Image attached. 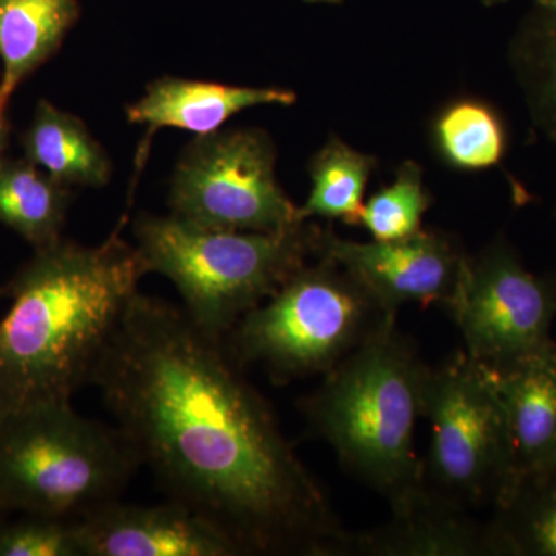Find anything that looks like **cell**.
I'll return each instance as SVG.
<instances>
[{"label":"cell","instance_id":"6da1fadb","mask_svg":"<svg viewBox=\"0 0 556 556\" xmlns=\"http://www.w3.org/2000/svg\"><path fill=\"white\" fill-rule=\"evenodd\" d=\"M90 383L170 500L244 556H340L350 530L269 402L185 311L138 292Z\"/></svg>","mask_w":556,"mask_h":556},{"label":"cell","instance_id":"7a4b0ae2","mask_svg":"<svg viewBox=\"0 0 556 556\" xmlns=\"http://www.w3.org/2000/svg\"><path fill=\"white\" fill-rule=\"evenodd\" d=\"M148 274L119 228L100 247L36 249L7 287L0 321V412L73 402Z\"/></svg>","mask_w":556,"mask_h":556},{"label":"cell","instance_id":"3957f363","mask_svg":"<svg viewBox=\"0 0 556 556\" xmlns=\"http://www.w3.org/2000/svg\"><path fill=\"white\" fill-rule=\"evenodd\" d=\"M430 367L396 324L369 339L300 401L314 434L334 450L340 466L386 497L391 510L426 489L416 453Z\"/></svg>","mask_w":556,"mask_h":556},{"label":"cell","instance_id":"277c9868","mask_svg":"<svg viewBox=\"0 0 556 556\" xmlns=\"http://www.w3.org/2000/svg\"><path fill=\"white\" fill-rule=\"evenodd\" d=\"M134 229L148 274L169 278L193 325L225 342L249 311L316 257L321 228L303 222L276 232H243L142 214Z\"/></svg>","mask_w":556,"mask_h":556},{"label":"cell","instance_id":"5b68a950","mask_svg":"<svg viewBox=\"0 0 556 556\" xmlns=\"http://www.w3.org/2000/svg\"><path fill=\"white\" fill-rule=\"evenodd\" d=\"M141 467L118 427L73 402L0 412V510L78 519L119 500Z\"/></svg>","mask_w":556,"mask_h":556},{"label":"cell","instance_id":"8992f818","mask_svg":"<svg viewBox=\"0 0 556 556\" xmlns=\"http://www.w3.org/2000/svg\"><path fill=\"white\" fill-rule=\"evenodd\" d=\"M305 263L226 336L241 368L260 367L278 386L325 376L357 348L396 324V313L338 263Z\"/></svg>","mask_w":556,"mask_h":556},{"label":"cell","instance_id":"52a82bcc","mask_svg":"<svg viewBox=\"0 0 556 556\" xmlns=\"http://www.w3.org/2000/svg\"><path fill=\"white\" fill-rule=\"evenodd\" d=\"M424 417L428 490L466 510L495 508L514 485V448L493 369L466 351L430 367Z\"/></svg>","mask_w":556,"mask_h":556},{"label":"cell","instance_id":"ba28073f","mask_svg":"<svg viewBox=\"0 0 556 556\" xmlns=\"http://www.w3.org/2000/svg\"><path fill=\"white\" fill-rule=\"evenodd\" d=\"M172 215L207 229L276 232L303 223L276 178L265 131L236 129L190 142L172 178Z\"/></svg>","mask_w":556,"mask_h":556},{"label":"cell","instance_id":"9c48e42d","mask_svg":"<svg viewBox=\"0 0 556 556\" xmlns=\"http://www.w3.org/2000/svg\"><path fill=\"white\" fill-rule=\"evenodd\" d=\"M447 308L463 334L466 353L479 364L503 369L554 345L556 278L522 265L503 240L466 258Z\"/></svg>","mask_w":556,"mask_h":556},{"label":"cell","instance_id":"30bf717a","mask_svg":"<svg viewBox=\"0 0 556 556\" xmlns=\"http://www.w3.org/2000/svg\"><path fill=\"white\" fill-rule=\"evenodd\" d=\"M317 255L346 269L380 305L396 313L407 303L447 306L467 255L452 237L420 230L396 241H351L320 229Z\"/></svg>","mask_w":556,"mask_h":556},{"label":"cell","instance_id":"8fae6325","mask_svg":"<svg viewBox=\"0 0 556 556\" xmlns=\"http://www.w3.org/2000/svg\"><path fill=\"white\" fill-rule=\"evenodd\" d=\"M79 526L86 556H244L226 530L174 500L160 506L112 501Z\"/></svg>","mask_w":556,"mask_h":556},{"label":"cell","instance_id":"7c38bea8","mask_svg":"<svg viewBox=\"0 0 556 556\" xmlns=\"http://www.w3.org/2000/svg\"><path fill=\"white\" fill-rule=\"evenodd\" d=\"M340 556H496L489 522L426 489L390 521L348 532Z\"/></svg>","mask_w":556,"mask_h":556},{"label":"cell","instance_id":"4fadbf2b","mask_svg":"<svg viewBox=\"0 0 556 556\" xmlns=\"http://www.w3.org/2000/svg\"><path fill=\"white\" fill-rule=\"evenodd\" d=\"M493 372L510 428L514 489L556 467V343Z\"/></svg>","mask_w":556,"mask_h":556},{"label":"cell","instance_id":"5bb4252c","mask_svg":"<svg viewBox=\"0 0 556 556\" xmlns=\"http://www.w3.org/2000/svg\"><path fill=\"white\" fill-rule=\"evenodd\" d=\"M298 94L280 87H239L181 78L150 84L144 97L127 109L130 123L153 129H181L208 135L233 115L257 105H292Z\"/></svg>","mask_w":556,"mask_h":556},{"label":"cell","instance_id":"9a60e30c","mask_svg":"<svg viewBox=\"0 0 556 556\" xmlns=\"http://www.w3.org/2000/svg\"><path fill=\"white\" fill-rule=\"evenodd\" d=\"M76 17V0H0L2 118L14 90L56 51Z\"/></svg>","mask_w":556,"mask_h":556},{"label":"cell","instance_id":"2e32d148","mask_svg":"<svg viewBox=\"0 0 556 556\" xmlns=\"http://www.w3.org/2000/svg\"><path fill=\"white\" fill-rule=\"evenodd\" d=\"M27 160L67 186L101 188L109 182L112 163L86 124L40 101L24 139Z\"/></svg>","mask_w":556,"mask_h":556},{"label":"cell","instance_id":"e0dca14e","mask_svg":"<svg viewBox=\"0 0 556 556\" xmlns=\"http://www.w3.org/2000/svg\"><path fill=\"white\" fill-rule=\"evenodd\" d=\"M68 203L67 186L31 161L0 160V225L35 249L61 240Z\"/></svg>","mask_w":556,"mask_h":556},{"label":"cell","instance_id":"ac0fdd59","mask_svg":"<svg viewBox=\"0 0 556 556\" xmlns=\"http://www.w3.org/2000/svg\"><path fill=\"white\" fill-rule=\"evenodd\" d=\"M489 526L496 556H556V467L521 479Z\"/></svg>","mask_w":556,"mask_h":556},{"label":"cell","instance_id":"d6986e66","mask_svg":"<svg viewBox=\"0 0 556 556\" xmlns=\"http://www.w3.org/2000/svg\"><path fill=\"white\" fill-rule=\"evenodd\" d=\"M506 124L489 102L459 98L439 110L431 124V144L442 163L455 170L496 166L507 152Z\"/></svg>","mask_w":556,"mask_h":556},{"label":"cell","instance_id":"ffe728a7","mask_svg":"<svg viewBox=\"0 0 556 556\" xmlns=\"http://www.w3.org/2000/svg\"><path fill=\"white\" fill-rule=\"evenodd\" d=\"M378 160L358 152L340 138H331L309 163L313 189L306 203L299 207L303 222L320 217L329 222L361 225L365 192Z\"/></svg>","mask_w":556,"mask_h":556},{"label":"cell","instance_id":"44dd1931","mask_svg":"<svg viewBox=\"0 0 556 556\" xmlns=\"http://www.w3.org/2000/svg\"><path fill=\"white\" fill-rule=\"evenodd\" d=\"M511 62L533 119L556 139V10L536 7L526 17L511 46Z\"/></svg>","mask_w":556,"mask_h":556},{"label":"cell","instance_id":"7402d4cb","mask_svg":"<svg viewBox=\"0 0 556 556\" xmlns=\"http://www.w3.org/2000/svg\"><path fill=\"white\" fill-rule=\"evenodd\" d=\"M433 199L424 186L422 167L415 161L399 166L396 179L364 204L361 225L376 241L409 239L422 230L424 215Z\"/></svg>","mask_w":556,"mask_h":556},{"label":"cell","instance_id":"603a6c76","mask_svg":"<svg viewBox=\"0 0 556 556\" xmlns=\"http://www.w3.org/2000/svg\"><path fill=\"white\" fill-rule=\"evenodd\" d=\"M0 556H86L79 518L25 515L0 522Z\"/></svg>","mask_w":556,"mask_h":556},{"label":"cell","instance_id":"cb8c5ba5","mask_svg":"<svg viewBox=\"0 0 556 556\" xmlns=\"http://www.w3.org/2000/svg\"><path fill=\"white\" fill-rule=\"evenodd\" d=\"M508 0H484L485 5H500ZM536 7L547 10H556V0H535Z\"/></svg>","mask_w":556,"mask_h":556},{"label":"cell","instance_id":"d4e9b609","mask_svg":"<svg viewBox=\"0 0 556 556\" xmlns=\"http://www.w3.org/2000/svg\"><path fill=\"white\" fill-rule=\"evenodd\" d=\"M7 127L3 124L2 116H0V150L3 148V142H5Z\"/></svg>","mask_w":556,"mask_h":556},{"label":"cell","instance_id":"484cf974","mask_svg":"<svg viewBox=\"0 0 556 556\" xmlns=\"http://www.w3.org/2000/svg\"><path fill=\"white\" fill-rule=\"evenodd\" d=\"M309 3L325 2V3H340L342 0H306Z\"/></svg>","mask_w":556,"mask_h":556},{"label":"cell","instance_id":"4316f807","mask_svg":"<svg viewBox=\"0 0 556 556\" xmlns=\"http://www.w3.org/2000/svg\"><path fill=\"white\" fill-rule=\"evenodd\" d=\"M5 295H9V292H7V287H0V299L5 298Z\"/></svg>","mask_w":556,"mask_h":556},{"label":"cell","instance_id":"83f0119b","mask_svg":"<svg viewBox=\"0 0 556 556\" xmlns=\"http://www.w3.org/2000/svg\"><path fill=\"white\" fill-rule=\"evenodd\" d=\"M3 515H5V514H3V511H2V510H0V522H2V517H3Z\"/></svg>","mask_w":556,"mask_h":556}]
</instances>
